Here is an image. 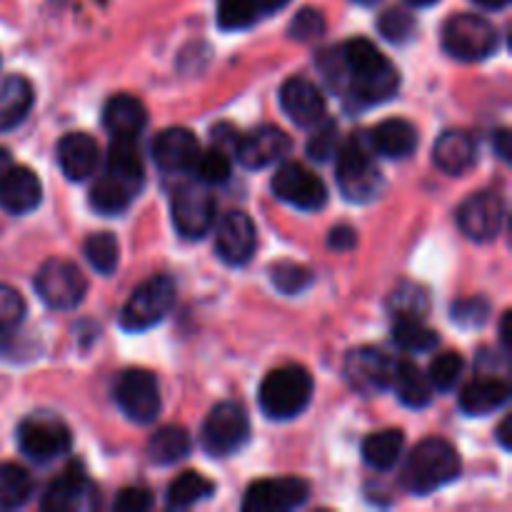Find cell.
Listing matches in <instances>:
<instances>
[{"instance_id": "5b68a950", "label": "cell", "mask_w": 512, "mask_h": 512, "mask_svg": "<svg viewBox=\"0 0 512 512\" xmlns=\"http://www.w3.org/2000/svg\"><path fill=\"white\" fill-rule=\"evenodd\" d=\"M443 48L463 63H478L490 58L498 48V30L488 18L475 13H460L443 28Z\"/></svg>"}, {"instance_id": "f5cc1de1", "label": "cell", "mask_w": 512, "mask_h": 512, "mask_svg": "<svg viewBox=\"0 0 512 512\" xmlns=\"http://www.w3.org/2000/svg\"><path fill=\"white\" fill-rule=\"evenodd\" d=\"M498 440L505 450H512V440H510V418H505L498 428Z\"/></svg>"}, {"instance_id": "7c38bea8", "label": "cell", "mask_w": 512, "mask_h": 512, "mask_svg": "<svg viewBox=\"0 0 512 512\" xmlns=\"http://www.w3.org/2000/svg\"><path fill=\"white\" fill-rule=\"evenodd\" d=\"M170 210H173L175 228L183 238L200 240L213 228L215 200L205 188V183H188L178 188Z\"/></svg>"}, {"instance_id": "f6af8a7d", "label": "cell", "mask_w": 512, "mask_h": 512, "mask_svg": "<svg viewBox=\"0 0 512 512\" xmlns=\"http://www.w3.org/2000/svg\"><path fill=\"white\" fill-rule=\"evenodd\" d=\"M490 315V305L485 298H460L450 305V318L460 328H480Z\"/></svg>"}, {"instance_id": "603a6c76", "label": "cell", "mask_w": 512, "mask_h": 512, "mask_svg": "<svg viewBox=\"0 0 512 512\" xmlns=\"http://www.w3.org/2000/svg\"><path fill=\"white\" fill-rule=\"evenodd\" d=\"M103 125L113 138H138L145 125H148V110L133 95H113L105 103Z\"/></svg>"}, {"instance_id": "11a10c76", "label": "cell", "mask_w": 512, "mask_h": 512, "mask_svg": "<svg viewBox=\"0 0 512 512\" xmlns=\"http://www.w3.org/2000/svg\"><path fill=\"white\" fill-rule=\"evenodd\" d=\"M13 165H15L13 155H10L5 148H0V183H3L5 175H8V170L13 168Z\"/></svg>"}, {"instance_id": "d4e9b609", "label": "cell", "mask_w": 512, "mask_h": 512, "mask_svg": "<svg viewBox=\"0 0 512 512\" xmlns=\"http://www.w3.org/2000/svg\"><path fill=\"white\" fill-rule=\"evenodd\" d=\"M368 145L385 158H408L418 148V130L403 118H388L368 133Z\"/></svg>"}, {"instance_id": "b9f144b4", "label": "cell", "mask_w": 512, "mask_h": 512, "mask_svg": "<svg viewBox=\"0 0 512 512\" xmlns=\"http://www.w3.org/2000/svg\"><path fill=\"white\" fill-rule=\"evenodd\" d=\"M378 30L390 43H408L415 33V15L405 8H388L380 13Z\"/></svg>"}, {"instance_id": "816d5d0a", "label": "cell", "mask_w": 512, "mask_h": 512, "mask_svg": "<svg viewBox=\"0 0 512 512\" xmlns=\"http://www.w3.org/2000/svg\"><path fill=\"white\" fill-rule=\"evenodd\" d=\"M510 318L512 315L508 310V313L503 315V320H500V340H503V348L508 350V353H510Z\"/></svg>"}, {"instance_id": "9f6ffc18", "label": "cell", "mask_w": 512, "mask_h": 512, "mask_svg": "<svg viewBox=\"0 0 512 512\" xmlns=\"http://www.w3.org/2000/svg\"><path fill=\"white\" fill-rule=\"evenodd\" d=\"M473 3L480 5V8H485V10H503L510 0H473Z\"/></svg>"}, {"instance_id": "f907efd6", "label": "cell", "mask_w": 512, "mask_h": 512, "mask_svg": "<svg viewBox=\"0 0 512 512\" xmlns=\"http://www.w3.org/2000/svg\"><path fill=\"white\" fill-rule=\"evenodd\" d=\"M493 148H495V153H498L503 160L510 158V133H508V130L503 128V130H498V133H495Z\"/></svg>"}, {"instance_id": "ba28073f", "label": "cell", "mask_w": 512, "mask_h": 512, "mask_svg": "<svg viewBox=\"0 0 512 512\" xmlns=\"http://www.w3.org/2000/svg\"><path fill=\"white\" fill-rule=\"evenodd\" d=\"M18 445L35 463H50L68 453L73 435L55 413H33L18 425Z\"/></svg>"}, {"instance_id": "4316f807", "label": "cell", "mask_w": 512, "mask_h": 512, "mask_svg": "<svg viewBox=\"0 0 512 512\" xmlns=\"http://www.w3.org/2000/svg\"><path fill=\"white\" fill-rule=\"evenodd\" d=\"M33 85L23 75H8L0 80V130H13L28 118L33 108Z\"/></svg>"}, {"instance_id": "484cf974", "label": "cell", "mask_w": 512, "mask_h": 512, "mask_svg": "<svg viewBox=\"0 0 512 512\" xmlns=\"http://www.w3.org/2000/svg\"><path fill=\"white\" fill-rule=\"evenodd\" d=\"M475 140L465 130H445L433 148V160L443 173L460 175L475 163Z\"/></svg>"}, {"instance_id": "7bdbcfd3", "label": "cell", "mask_w": 512, "mask_h": 512, "mask_svg": "<svg viewBox=\"0 0 512 512\" xmlns=\"http://www.w3.org/2000/svg\"><path fill=\"white\" fill-rule=\"evenodd\" d=\"M463 368H465V360L460 358L458 353H440L438 358L430 363V370H428V380L433 388L438 390H453L455 385H458L460 375H463Z\"/></svg>"}, {"instance_id": "e575fe53", "label": "cell", "mask_w": 512, "mask_h": 512, "mask_svg": "<svg viewBox=\"0 0 512 512\" xmlns=\"http://www.w3.org/2000/svg\"><path fill=\"white\" fill-rule=\"evenodd\" d=\"M390 313L395 318H415L425 320L430 310V295L423 285L418 283H400L398 288L390 293Z\"/></svg>"}, {"instance_id": "83f0119b", "label": "cell", "mask_w": 512, "mask_h": 512, "mask_svg": "<svg viewBox=\"0 0 512 512\" xmlns=\"http://www.w3.org/2000/svg\"><path fill=\"white\" fill-rule=\"evenodd\" d=\"M510 398V385L500 378H478L460 393V408L468 415H488L503 408Z\"/></svg>"}, {"instance_id": "60d3db41", "label": "cell", "mask_w": 512, "mask_h": 512, "mask_svg": "<svg viewBox=\"0 0 512 512\" xmlns=\"http://www.w3.org/2000/svg\"><path fill=\"white\" fill-rule=\"evenodd\" d=\"M193 170L198 173V180L205 185H220L230 178V155L220 148H210L205 153H198Z\"/></svg>"}, {"instance_id": "680465c9", "label": "cell", "mask_w": 512, "mask_h": 512, "mask_svg": "<svg viewBox=\"0 0 512 512\" xmlns=\"http://www.w3.org/2000/svg\"><path fill=\"white\" fill-rule=\"evenodd\" d=\"M353 3H358V5H375V3H380V0H353Z\"/></svg>"}, {"instance_id": "bcb514c9", "label": "cell", "mask_w": 512, "mask_h": 512, "mask_svg": "<svg viewBox=\"0 0 512 512\" xmlns=\"http://www.w3.org/2000/svg\"><path fill=\"white\" fill-rule=\"evenodd\" d=\"M325 33V18L320 10L315 8H303L290 23V38L300 40V43H308V40L320 38Z\"/></svg>"}, {"instance_id": "d6a6232c", "label": "cell", "mask_w": 512, "mask_h": 512, "mask_svg": "<svg viewBox=\"0 0 512 512\" xmlns=\"http://www.w3.org/2000/svg\"><path fill=\"white\" fill-rule=\"evenodd\" d=\"M210 493H213V483H210L208 478H203V475L195 473V470H185V473H180L178 478L170 483L168 505L175 510H183L200 503V500H205Z\"/></svg>"}, {"instance_id": "ab89813d", "label": "cell", "mask_w": 512, "mask_h": 512, "mask_svg": "<svg viewBox=\"0 0 512 512\" xmlns=\"http://www.w3.org/2000/svg\"><path fill=\"white\" fill-rule=\"evenodd\" d=\"M270 280H273V285L283 295H298L303 293L305 288H310V283H313V273H310L305 265L285 260V263H275L273 268H270Z\"/></svg>"}, {"instance_id": "f546056e", "label": "cell", "mask_w": 512, "mask_h": 512, "mask_svg": "<svg viewBox=\"0 0 512 512\" xmlns=\"http://www.w3.org/2000/svg\"><path fill=\"white\" fill-rule=\"evenodd\" d=\"M405 448V435L400 430H380L365 438L363 458L370 468L390 470L400 460Z\"/></svg>"}, {"instance_id": "ee69618b", "label": "cell", "mask_w": 512, "mask_h": 512, "mask_svg": "<svg viewBox=\"0 0 512 512\" xmlns=\"http://www.w3.org/2000/svg\"><path fill=\"white\" fill-rule=\"evenodd\" d=\"M315 133L310 135L308 140V155L318 163H328V160L335 158L340 148V135L338 125L330 123V120H320V123L313 125Z\"/></svg>"}, {"instance_id": "7dc6e473", "label": "cell", "mask_w": 512, "mask_h": 512, "mask_svg": "<svg viewBox=\"0 0 512 512\" xmlns=\"http://www.w3.org/2000/svg\"><path fill=\"white\" fill-rule=\"evenodd\" d=\"M153 505V495L145 488H125L123 493L115 498L113 508L118 512H145Z\"/></svg>"}, {"instance_id": "4dcf8cb0", "label": "cell", "mask_w": 512, "mask_h": 512, "mask_svg": "<svg viewBox=\"0 0 512 512\" xmlns=\"http://www.w3.org/2000/svg\"><path fill=\"white\" fill-rule=\"evenodd\" d=\"M190 453V438L180 425H165L150 438L148 455L155 465H173Z\"/></svg>"}, {"instance_id": "db71d44e", "label": "cell", "mask_w": 512, "mask_h": 512, "mask_svg": "<svg viewBox=\"0 0 512 512\" xmlns=\"http://www.w3.org/2000/svg\"><path fill=\"white\" fill-rule=\"evenodd\" d=\"M290 0H258L260 13H275V10H283Z\"/></svg>"}, {"instance_id": "8d00e7d4", "label": "cell", "mask_w": 512, "mask_h": 512, "mask_svg": "<svg viewBox=\"0 0 512 512\" xmlns=\"http://www.w3.org/2000/svg\"><path fill=\"white\" fill-rule=\"evenodd\" d=\"M25 320V300L10 285L0 283V350H5L13 340L15 330Z\"/></svg>"}, {"instance_id": "2e32d148", "label": "cell", "mask_w": 512, "mask_h": 512, "mask_svg": "<svg viewBox=\"0 0 512 512\" xmlns=\"http://www.w3.org/2000/svg\"><path fill=\"white\" fill-rule=\"evenodd\" d=\"M395 360L378 348H358L345 360V378L358 393L373 395L390 388Z\"/></svg>"}, {"instance_id": "d6986e66", "label": "cell", "mask_w": 512, "mask_h": 512, "mask_svg": "<svg viewBox=\"0 0 512 512\" xmlns=\"http://www.w3.org/2000/svg\"><path fill=\"white\" fill-rule=\"evenodd\" d=\"M198 138L188 128H165L153 140V160L163 173H185L198 160Z\"/></svg>"}, {"instance_id": "74e56055", "label": "cell", "mask_w": 512, "mask_h": 512, "mask_svg": "<svg viewBox=\"0 0 512 512\" xmlns=\"http://www.w3.org/2000/svg\"><path fill=\"white\" fill-rule=\"evenodd\" d=\"M108 170L130 178H145L143 155H140L135 138H113L108 150Z\"/></svg>"}, {"instance_id": "c3c4849f", "label": "cell", "mask_w": 512, "mask_h": 512, "mask_svg": "<svg viewBox=\"0 0 512 512\" xmlns=\"http://www.w3.org/2000/svg\"><path fill=\"white\" fill-rule=\"evenodd\" d=\"M355 243H358V235H355V230L350 225H335L330 230L328 245L333 250H338V253H348V250L355 248Z\"/></svg>"}, {"instance_id": "9c48e42d", "label": "cell", "mask_w": 512, "mask_h": 512, "mask_svg": "<svg viewBox=\"0 0 512 512\" xmlns=\"http://www.w3.org/2000/svg\"><path fill=\"white\" fill-rule=\"evenodd\" d=\"M250 440V420L240 403L225 400L208 413L203 423V448L210 455H233Z\"/></svg>"}, {"instance_id": "7a4b0ae2", "label": "cell", "mask_w": 512, "mask_h": 512, "mask_svg": "<svg viewBox=\"0 0 512 512\" xmlns=\"http://www.w3.org/2000/svg\"><path fill=\"white\" fill-rule=\"evenodd\" d=\"M460 475V455L448 440L425 438L413 448L403 465L405 490L415 495H430Z\"/></svg>"}, {"instance_id": "ffe728a7", "label": "cell", "mask_w": 512, "mask_h": 512, "mask_svg": "<svg viewBox=\"0 0 512 512\" xmlns=\"http://www.w3.org/2000/svg\"><path fill=\"white\" fill-rule=\"evenodd\" d=\"M280 105L300 128H313L325 118V98L308 78H290L280 88Z\"/></svg>"}, {"instance_id": "8992f818", "label": "cell", "mask_w": 512, "mask_h": 512, "mask_svg": "<svg viewBox=\"0 0 512 512\" xmlns=\"http://www.w3.org/2000/svg\"><path fill=\"white\" fill-rule=\"evenodd\" d=\"M175 303V283L170 275H155L133 290L128 303L120 310V325L128 333H143V330L158 325L170 313Z\"/></svg>"}, {"instance_id": "e0dca14e", "label": "cell", "mask_w": 512, "mask_h": 512, "mask_svg": "<svg viewBox=\"0 0 512 512\" xmlns=\"http://www.w3.org/2000/svg\"><path fill=\"white\" fill-rule=\"evenodd\" d=\"M258 248L255 223L243 210H230L215 228V250L228 265H245Z\"/></svg>"}, {"instance_id": "6da1fadb", "label": "cell", "mask_w": 512, "mask_h": 512, "mask_svg": "<svg viewBox=\"0 0 512 512\" xmlns=\"http://www.w3.org/2000/svg\"><path fill=\"white\" fill-rule=\"evenodd\" d=\"M320 70L333 90L353 95L363 105H378L398 93L395 65L370 40L353 38L320 55Z\"/></svg>"}, {"instance_id": "f35d334b", "label": "cell", "mask_w": 512, "mask_h": 512, "mask_svg": "<svg viewBox=\"0 0 512 512\" xmlns=\"http://www.w3.org/2000/svg\"><path fill=\"white\" fill-rule=\"evenodd\" d=\"M258 0H218V25L223 30H245L258 20Z\"/></svg>"}, {"instance_id": "8fae6325", "label": "cell", "mask_w": 512, "mask_h": 512, "mask_svg": "<svg viewBox=\"0 0 512 512\" xmlns=\"http://www.w3.org/2000/svg\"><path fill=\"white\" fill-rule=\"evenodd\" d=\"M270 188H273L275 198L300 210H310V213L325 208V203H328V188L320 180V175H315L313 170L300 163L280 165Z\"/></svg>"}, {"instance_id": "5bb4252c", "label": "cell", "mask_w": 512, "mask_h": 512, "mask_svg": "<svg viewBox=\"0 0 512 512\" xmlns=\"http://www.w3.org/2000/svg\"><path fill=\"white\" fill-rule=\"evenodd\" d=\"M310 498V485L300 478H268L258 480L245 490L243 508L248 512H283L305 505Z\"/></svg>"}, {"instance_id": "836d02e7", "label": "cell", "mask_w": 512, "mask_h": 512, "mask_svg": "<svg viewBox=\"0 0 512 512\" xmlns=\"http://www.w3.org/2000/svg\"><path fill=\"white\" fill-rule=\"evenodd\" d=\"M393 340L398 348L408 350V353H428L440 343L438 333L430 330L423 320L415 318H395Z\"/></svg>"}, {"instance_id": "277c9868", "label": "cell", "mask_w": 512, "mask_h": 512, "mask_svg": "<svg viewBox=\"0 0 512 512\" xmlns=\"http://www.w3.org/2000/svg\"><path fill=\"white\" fill-rule=\"evenodd\" d=\"M313 398V378L303 365L273 370L260 385V408L273 420H290L303 413Z\"/></svg>"}, {"instance_id": "52a82bcc", "label": "cell", "mask_w": 512, "mask_h": 512, "mask_svg": "<svg viewBox=\"0 0 512 512\" xmlns=\"http://www.w3.org/2000/svg\"><path fill=\"white\" fill-rule=\"evenodd\" d=\"M85 290H88L85 275L70 260L50 258L35 273V293L53 310L78 308L85 298Z\"/></svg>"}, {"instance_id": "d590c367", "label": "cell", "mask_w": 512, "mask_h": 512, "mask_svg": "<svg viewBox=\"0 0 512 512\" xmlns=\"http://www.w3.org/2000/svg\"><path fill=\"white\" fill-rule=\"evenodd\" d=\"M85 258H88V263L93 265L100 275H113L120 260L118 238H115L113 233H108V230L93 233L85 240Z\"/></svg>"}, {"instance_id": "f1b7e54d", "label": "cell", "mask_w": 512, "mask_h": 512, "mask_svg": "<svg viewBox=\"0 0 512 512\" xmlns=\"http://www.w3.org/2000/svg\"><path fill=\"white\" fill-rule=\"evenodd\" d=\"M395 393L403 400L408 408H428L433 400V385H430L428 375L420 373V368L410 360H395L393 383Z\"/></svg>"}, {"instance_id": "3957f363", "label": "cell", "mask_w": 512, "mask_h": 512, "mask_svg": "<svg viewBox=\"0 0 512 512\" xmlns=\"http://www.w3.org/2000/svg\"><path fill=\"white\" fill-rule=\"evenodd\" d=\"M373 148L360 138H350L340 143L335 153V178H338L340 193L353 203H370L378 198L383 175L373 160Z\"/></svg>"}, {"instance_id": "9a60e30c", "label": "cell", "mask_w": 512, "mask_h": 512, "mask_svg": "<svg viewBox=\"0 0 512 512\" xmlns=\"http://www.w3.org/2000/svg\"><path fill=\"white\" fill-rule=\"evenodd\" d=\"M40 508L50 512H83L100 508V493L80 468H68L58 480H53L43 495Z\"/></svg>"}, {"instance_id": "1f68e13d", "label": "cell", "mask_w": 512, "mask_h": 512, "mask_svg": "<svg viewBox=\"0 0 512 512\" xmlns=\"http://www.w3.org/2000/svg\"><path fill=\"white\" fill-rule=\"evenodd\" d=\"M33 495L28 470L15 463H0V510H15Z\"/></svg>"}, {"instance_id": "30bf717a", "label": "cell", "mask_w": 512, "mask_h": 512, "mask_svg": "<svg viewBox=\"0 0 512 512\" xmlns=\"http://www.w3.org/2000/svg\"><path fill=\"white\" fill-rule=\"evenodd\" d=\"M113 398L118 408L135 423H153L160 413V385L153 373L130 368L115 380Z\"/></svg>"}, {"instance_id": "cb8c5ba5", "label": "cell", "mask_w": 512, "mask_h": 512, "mask_svg": "<svg viewBox=\"0 0 512 512\" xmlns=\"http://www.w3.org/2000/svg\"><path fill=\"white\" fill-rule=\"evenodd\" d=\"M58 163L65 178L85 180L98 168V143L88 133H68L58 140Z\"/></svg>"}, {"instance_id": "44dd1931", "label": "cell", "mask_w": 512, "mask_h": 512, "mask_svg": "<svg viewBox=\"0 0 512 512\" xmlns=\"http://www.w3.org/2000/svg\"><path fill=\"white\" fill-rule=\"evenodd\" d=\"M43 200V183L25 165H13L0 183V205L10 215L33 213Z\"/></svg>"}, {"instance_id": "7402d4cb", "label": "cell", "mask_w": 512, "mask_h": 512, "mask_svg": "<svg viewBox=\"0 0 512 512\" xmlns=\"http://www.w3.org/2000/svg\"><path fill=\"white\" fill-rule=\"evenodd\" d=\"M140 188H143L140 178L105 170L93 183V190H90V205L103 215H120L123 210H128L135 195L140 193Z\"/></svg>"}, {"instance_id": "ac0fdd59", "label": "cell", "mask_w": 512, "mask_h": 512, "mask_svg": "<svg viewBox=\"0 0 512 512\" xmlns=\"http://www.w3.org/2000/svg\"><path fill=\"white\" fill-rule=\"evenodd\" d=\"M288 150H290V138L285 130L275 128V125H260V128L240 135L233 153L245 168L258 170L283 160Z\"/></svg>"}, {"instance_id": "4fadbf2b", "label": "cell", "mask_w": 512, "mask_h": 512, "mask_svg": "<svg viewBox=\"0 0 512 512\" xmlns=\"http://www.w3.org/2000/svg\"><path fill=\"white\" fill-rule=\"evenodd\" d=\"M505 223V200L500 193L483 190L465 200L458 208V225L475 243H488L498 238Z\"/></svg>"}, {"instance_id": "681fc988", "label": "cell", "mask_w": 512, "mask_h": 512, "mask_svg": "<svg viewBox=\"0 0 512 512\" xmlns=\"http://www.w3.org/2000/svg\"><path fill=\"white\" fill-rule=\"evenodd\" d=\"M210 138L215 140V148L225 150V153H233L235 143H238L240 135H238V130H235L230 123H220V125H215L213 130H210Z\"/></svg>"}, {"instance_id": "6f0895ef", "label": "cell", "mask_w": 512, "mask_h": 512, "mask_svg": "<svg viewBox=\"0 0 512 512\" xmlns=\"http://www.w3.org/2000/svg\"><path fill=\"white\" fill-rule=\"evenodd\" d=\"M410 5H415V8H428V5H435L438 0H408Z\"/></svg>"}]
</instances>
